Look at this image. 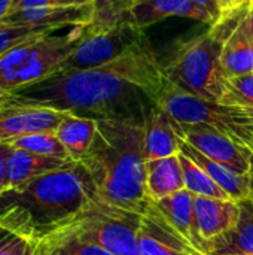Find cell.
<instances>
[{
    "instance_id": "obj_1",
    "label": "cell",
    "mask_w": 253,
    "mask_h": 255,
    "mask_svg": "<svg viewBox=\"0 0 253 255\" xmlns=\"http://www.w3.org/2000/svg\"><path fill=\"white\" fill-rule=\"evenodd\" d=\"M163 64L149 43L116 60L52 75L0 97V109L48 108L78 117L143 123L166 85Z\"/></svg>"
},
{
    "instance_id": "obj_2",
    "label": "cell",
    "mask_w": 253,
    "mask_h": 255,
    "mask_svg": "<svg viewBox=\"0 0 253 255\" xmlns=\"http://www.w3.org/2000/svg\"><path fill=\"white\" fill-rule=\"evenodd\" d=\"M91 175L81 161H72L0 196V226L39 244L69 227L95 200Z\"/></svg>"
},
{
    "instance_id": "obj_3",
    "label": "cell",
    "mask_w": 253,
    "mask_h": 255,
    "mask_svg": "<svg viewBox=\"0 0 253 255\" xmlns=\"http://www.w3.org/2000/svg\"><path fill=\"white\" fill-rule=\"evenodd\" d=\"M81 163L101 202L139 215L145 212L151 199L146 191L143 123L98 121L94 142Z\"/></svg>"
},
{
    "instance_id": "obj_4",
    "label": "cell",
    "mask_w": 253,
    "mask_h": 255,
    "mask_svg": "<svg viewBox=\"0 0 253 255\" xmlns=\"http://www.w3.org/2000/svg\"><path fill=\"white\" fill-rule=\"evenodd\" d=\"M222 46L224 42L210 30L180 42L169 63L163 66L166 78L189 94L221 103L228 81L221 63Z\"/></svg>"
},
{
    "instance_id": "obj_5",
    "label": "cell",
    "mask_w": 253,
    "mask_h": 255,
    "mask_svg": "<svg viewBox=\"0 0 253 255\" xmlns=\"http://www.w3.org/2000/svg\"><path fill=\"white\" fill-rule=\"evenodd\" d=\"M85 27H72L66 34L51 33L3 54L0 57V97L57 72L81 42Z\"/></svg>"
},
{
    "instance_id": "obj_6",
    "label": "cell",
    "mask_w": 253,
    "mask_h": 255,
    "mask_svg": "<svg viewBox=\"0 0 253 255\" xmlns=\"http://www.w3.org/2000/svg\"><path fill=\"white\" fill-rule=\"evenodd\" d=\"M145 43H148L145 30L128 16L113 21H92L85 27L81 42L58 70L98 67Z\"/></svg>"
},
{
    "instance_id": "obj_7",
    "label": "cell",
    "mask_w": 253,
    "mask_h": 255,
    "mask_svg": "<svg viewBox=\"0 0 253 255\" xmlns=\"http://www.w3.org/2000/svg\"><path fill=\"white\" fill-rule=\"evenodd\" d=\"M140 223L142 215L95 199L66 230L113 255H140Z\"/></svg>"
},
{
    "instance_id": "obj_8",
    "label": "cell",
    "mask_w": 253,
    "mask_h": 255,
    "mask_svg": "<svg viewBox=\"0 0 253 255\" xmlns=\"http://www.w3.org/2000/svg\"><path fill=\"white\" fill-rule=\"evenodd\" d=\"M157 105L177 124H207L253 152V133L234 120L230 106L189 94L173 85L169 79Z\"/></svg>"
},
{
    "instance_id": "obj_9",
    "label": "cell",
    "mask_w": 253,
    "mask_h": 255,
    "mask_svg": "<svg viewBox=\"0 0 253 255\" xmlns=\"http://www.w3.org/2000/svg\"><path fill=\"white\" fill-rule=\"evenodd\" d=\"M180 139L197 148L201 154L240 175H248L252 151L239 145L222 131L207 124H177L173 121Z\"/></svg>"
},
{
    "instance_id": "obj_10",
    "label": "cell",
    "mask_w": 253,
    "mask_h": 255,
    "mask_svg": "<svg viewBox=\"0 0 253 255\" xmlns=\"http://www.w3.org/2000/svg\"><path fill=\"white\" fill-rule=\"evenodd\" d=\"M139 248L140 255H204L167 224L154 200L142 214Z\"/></svg>"
},
{
    "instance_id": "obj_11",
    "label": "cell",
    "mask_w": 253,
    "mask_h": 255,
    "mask_svg": "<svg viewBox=\"0 0 253 255\" xmlns=\"http://www.w3.org/2000/svg\"><path fill=\"white\" fill-rule=\"evenodd\" d=\"M194 218L198 239L206 254L207 245L230 233L240 220V205L231 199L194 196Z\"/></svg>"
},
{
    "instance_id": "obj_12",
    "label": "cell",
    "mask_w": 253,
    "mask_h": 255,
    "mask_svg": "<svg viewBox=\"0 0 253 255\" xmlns=\"http://www.w3.org/2000/svg\"><path fill=\"white\" fill-rule=\"evenodd\" d=\"M66 117V112L48 108H3L0 109V143L33 133L55 131Z\"/></svg>"
},
{
    "instance_id": "obj_13",
    "label": "cell",
    "mask_w": 253,
    "mask_h": 255,
    "mask_svg": "<svg viewBox=\"0 0 253 255\" xmlns=\"http://www.w3.org/2000/svg\"><path fill=\"white\" fill-rule=\"evenodd\" d=\"M95 18V4H78V6H58V7H31L9 12L0 22L4 24H22L46 27L58 31L64 27L88 25Z\"/></svg>"
},
{
    "instance_id": "obj_14",
    "label": "cell",
    "mask_w": 253,
    "mask_h": 255,
    "mask_svg": "<svg viewBox=\"0 0 253 255\" xmlns=\"http://www.w3.org/2000/svg\"><path fill=\"white\" fill-rule=\"evenodd\" d=\"M124 16H128L143 30L169 16L191 18L213 25L212 16L201 10L192 0H139Z\"/></svg>"
},
{
    "instance_id": "obj_15",
    "label": "cell",
    "mask_w": 253,
    "mask_h": 255,
    "mask_svg": "<svg viewBox=\"0 0 253 255\" xmlns=\"http://www.w3.org/2000/svg\"><path fill=\"white\" fill-rule=\"evenodd\" d=\"M176 154H179V136L173 120L157 105L143 121L145 161L166 158Z\"/></svg>"
},
{
    "instance_id": "obj_16",
    "label": "cell",
    "mask_w": 253,
    "mask_h": 255,
    "mask_svg": "<svg viewBox=\"0 0 253 255\" xmlns=\"http://www.w3.org/2000/svg\"><path fill=\"white\" fill-rule=\"evenodd\" d=\"M157 209L164 217L167 224L186 242H189L195 250L206 254V250L198 239L195 230V218H194V194L186 188L155 202Z\"/></svg>"
},
{
    "instance_id": "obj_17",
    "label": "cell",
    "mask_w": 253,
    "mask_h": 255,
    "mask_svg": "<svg viewBox=\"0 0 253 255\" xmlns=\"http://www.w3.org/2000/svg\"><path fill=\"white\" fill-rule=\"evenodd\" d=\"M179 152L192 160L200 169H203L233 200L240 202L251 197V188H249V179L248 175H240L234 172L233 169L210 160L204 154H201L197 148L185 142L179 137Z\"/></svg>"
},
{
    "instance_id": "obj_18",
    "label": "cell",
    "mask_w": 253,
    "mask_h": 255,
    "mask_svg": "<svg viewBox=\"0 0 253 255\" xmlns=\"http://www.w3.org/2000/svg\"><path fill=\"white\" fill-rule=\"evenodd\" d=\"M221 63L227 78L253 73V28L248 13L225 40Z\"/></svg>"
},
{
    "instance_id": "obj_19",
    "label": "cell",
    "mask_w": 253,
    "mask_h": 255,
    "mask_svg": "<svg viewBox=\"0 0 253 255\" xmlns=\"http://www.w3.org/2000/svg\"><path fill=\"white\" fill-rule=\"evenodd\" d=\"M69 163L72 161L37 155V154H31L22 149L10 148V152L6 157V163H4L7 188L19 187L37 176L61 169L67 166Z\"/></svg>"
},
{
    "instance_id": "obj_20",
    "label": "cell",
    "mask_w": 253,
    "mask_h": 255,
    "mask_svg": "<svg viewBox=\"0 0 253 255\" xmlns=\"http://www.w3.org/2000/svg\"><path fill=\"white\" fill-rule=\"evenodd\" d=\"M185 188L179 154L146 161V191L151 200L166 199Z\"/></svg>"
},
{
    "instance_id": "obj_21",
    "label": "cell",
    "mask_w": 253,
    "mask_h": 255,
    "mask_svg": "<svg viewBox=\"0 0 253 255\" xmlns=\"http://www.w3.org/2000/svg\"><path fill=\"white\" fill-rule=\"evenodd\" d=\"M240 220L222 238L207 245V255H253V197L239 202Z\"/></svg>"
},
{
    "instance_id": "obj_22",
    "label": "cell",
    "mask_w": 253,
    "mask_h": 255,
    "mask_svg": "<svg viewBox=\"0 0 253 255\" xmlns=\"http://www.w3.org/2000/svg\"><path fill=\"white\" fill-rule=\"evenodd\" d=\"M98 121L92 118L67 114L55 130L57 137L67 149L72 161H81L91 148L97 134Z\"/></svg>"
},
{
    "instance_id": "obj_23",
    "label": "cell",
    "mask_w": 253,
    "mask_h": 255,
    "mask_svg": "<svg viewBox=\"0 0 253 255\" xmlns=\"http://www.w3.org/2000/svg\"><path fill=\"white\" fill-rule=\"evenodd\" d=\"M39 255H113L104 248L86 242L69 230H60L37 244Z\"/></svg>"
},
{
    "instance_id": "obj_24",
    "label": "cell",
    "mask_w": 253,
    "mask_h": 255,
    "mask_svg": "<svg viewBox=\"0 0 253 255\" xmlns=\"http://www.w3.org/2000/svg\"><path fill=\"white\" fill-rule=\"evenodd\" d=\"M3 145H7L15 149H22V151L31 152V154H37V155L54 157V158L72 161L67 149L60 142L55 131H42V133L27 134V136L13 139Z\"/></svg>"
},
{
    "instance_id": "obj_25",
    "label": "cell",
    "mask_w": 253,
    "mask_h": 255,
    "mask_svg": "<svg viewBox=\"0 0 253 255\" xmlns=\"http://www.w3.org/2000/svg\"><path fill=\"white\" fill-rule=\"evenodd\" d=\"M179 161L183 172L185 188L194 196L212 197V199H231L203 169H200L192 160L179 152ZM233 200V199H231Z\"/></svg>"
},
{
    "instance_id": "obj_26",
    "label": "cell",
    "mask_w": 253,
    "mask_h": 255,
    "mask_svg": "<svg viewBox=\"0 0 253 255\" xmlns=\"http://www.w3.org/2000/svg\"><path fill=\"white\" fill-rule=\"evenodd\" d=\"M51 33H55V31L46 27L0 22V57L25 42L48 36Z\"/></svg>"
},
{
    "instance_id": "obj_27",
    "label": "cell",
    "mask_w": 253,
    "mask_h": 255,
    "mask_svg": "<svg viewBox=\"0 0 253 255\" xmlns=\"http://www.w3.org/2000/svg\"><path fill=\"white\" fill-rule=\"evenodd\" d=\"M219 105L234 108H253V73L228 78Z\"/></svg>"
},
{
    "instance_id": "obj_28",
    "label": "cell",
    "mask_w": 253,
    "mask_h": 255,
    "mask_svg": "<svg viewBox=\"0 0 253 255\" xmlns=\"http://www.w3.org/2000/svg\"><path fill=\"white\" fill-rule=\"evenodd\" d=\"M36 245L0 226V255H30Z\"/></svg>"
},
{
    "instance_id": "obj_29",
    "label": "cell",
    "mask_w": 253,
    "mask_h": 255,
    "mask_svg": "<svg viewBox=\"0 0 253 255\" xmlns=\"http://www.w3.org/2000/svg\"><path fill=\"white\" fill-rule=\"evenodd\" d=\"M139 0H101L95 4L94 21H113L122 18Z\"/></svg>"
},
{
    "instance_id": "obj_30",
    "label": "cell",
    "mask_w": 253,
    "mask_h": 255,
    "mask_svg": "<svg viewBox=\"0 0 253 255\" xmlns=\"http://www.w3.org/2000/svg\"><path fill=\"white\" fill-rule=\"evenodd\" d=\"M92 0H18L10 12L31 9V7H58V6H78V4H88Z\"/></svg>"
},
{
    "instance_id": "obj_31",
    "label": "cell",
    "mask_w": 253,
    "mask_h": 255,
    "mask_svg": "<svg viewBox=\"0 0 253 255\" xmlns=\"http://www.w3.org/2000/svg\"><path fill=\"white\" fill-rule=\"evenodd\" d=\"M215 1L221 13L219 19H222V18H227V16H231L245 10L246 7L251 6L252 0H215Z\"/></svg>"
},
{
    "instance_id": "obj_32",
    "label": "cell",
    "mask_w": 253,
    "mask_h": 255,
    "mask_svg": "<svg viewBox=\"0 0 253 255\" xmlns=\"http://www.w3.org/2000/svg\"><path fill=\"white\" fill-rule=\"evenodd\" d=\"M234 120L253 133V108H234L230 106Z\"/></svg>"
},
{
    "instance_id": "obj_33",
    "label": "cell",
    "mask_w": 253,
    "mask_h": 255,
    "mask_svg": "<svg viewBox=\"0 0 253 255\" xmlns=\"http://www.w3.org/2000/svg\"><path fill=\"white\" fill-rule=\"evenodd\" d=\"M10 152V146L0 143V196L7 190V182H6V169H4V163H6V157Z\"/></svg>"
},
{
    "instance_id": "obj_34",
    "label": "cell",
    "mask_w": 253,
    "mask_h": 255,
    "mask_svg": "<svg viewBox=\"0 0 253 255\" xmlns=\"http://www.w3.org/2000/svg\"><path fill=\"white\" fill-rule=\"evenodd\" d=\"M201 10L207 12L212 19H213V24H216L221 18V13H219V9L216 6V1L215 0H192Z\"/></svg>"
},
{
    "instance_id": "obj_35",
    "label": "cell",
    "mask_w": 253,
    "mask_h": 255,
    "mask_svg": "<svg viewBox=\"0 0 253 255\" xmlns=\"http://www.w3.org/2000/svg\"><path fill=\"white\" fill-rule=\"evenodd\" d=\"M13 1L15 0H0V19L4 18L10 12V9L13 6Z\"/></svg>"
},
{
    "instance_id": "obj_36",
    "label": "cell",
    "mask_w": 253,
    "mask_h": 255,
    "mask_svg": "<svg viewBox=\"0 0 253 255\" xmlns=\"http://www.w3.org/2000/svg\"><path fill=\"white\" fill-rule=\"evenodd\" d=\"M248 179H249V188H251V197H253V152L251 155V167L248 172Z\"/></svg>"
},
{
    "instance_id": "obj_37",
    "label": "cell",
    "mask_w": 253,
    "mask_h": 255,
    "mask_svg": "<svg viewBox=\"0 0 253 255\" xmlns=\"http://www.w3.org/2000/svg\"><path fill=\"white\" fill-rule=\"evenodd\" d=\"M248 19H249V22H251V25H252L253 28V3H251V6L248 9Z\"/></svg>"
},
{
    "instance_id": "obj_38",
    "label": "cell",
    "mask_w": 253,
    "mask_h": 255,
    "mask_svg": "<svg viewBox=\"0 0 253 255\" xmlns=\"http://www.w3.org/2000/svg\"><path fill=\"white\" fill-rule=\"evenodd\" d=\"M30 255H39V250H37V245L34 247V250H33V253Z\"/></svg>"
},
{
    "instance_id": "obj_39",
    "label": "cell",
    "mask_w": 253,
    "mask_h": 255,
    "mask_svg": "<svg viewBox=\"0 0 253 255\" xmlns=\"http://www.w3.org/2000/svg\"><path fill=\"white\" fill-rule=\"evenodd\" d=\"M98 1H101V0H92V3H94V4H97Z\"/></svg>"
},
{
    "instance_id": "obj_40",
    "label": "cell",
    "mask_w": 253,
    "mask_h": 255,
    "mask_svg": "<svg viewBox=\"0 0 253 255\" xmlns=\"http://www.w3.org/2000/svg\"><path fill=\"white\" fill-rule=\"evenodd\" d=\"M16 1H18V0H15V1H13V4H15V3H16Z\"/></svg>"
},
{
    "instance_id": "obj_41",
    "label": "cell",
    "mask_w": 253,
    "mask_h": 255,
    "mask_svg": "<svg viewBox=\"0 0 253 255\" xmlns=\"http://www.w3.org/2000/svg\"><path fill=\"white\" fill-rule=\"evenodd\" d=\"M251 3H253V0H252V1H251Z\"/></svg>"
}]
</instances>
